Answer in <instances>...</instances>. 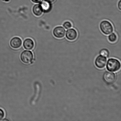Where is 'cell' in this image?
Instances as JSON below:
<instances>
[{"label": "cell", "instance_id": "1", "mask_svg": "<svg viewBox=\"0 0 121 121\" xmlns=\"http://www.w3.org/2000/svg\"><path fill=\"white\" fill-rule=\"evenodd\" d=\"M120 62L117 59L111 58L108 60L107 68L111 72H116L119 70L121 68Z\"/></svg>", "mask_w": 121, "mask_h": 121}, {"label": "cell", "instance_id": "2", "mask_svg": "<svg viewBox=\"0 0 121 121\" xmlns=\"http://www.w3.org/2000/svg\"><path fill=\"white\" fill-rule=\"evenodd\" d=\"M99 27L102 32L105 35H109L113 31V27L112 24L106 20L101 22Z\"/></svg>", "mask_w": 121, "mask_h": 121}, {"label": "cell", "instance_id": "3", "mask_svg": "<svg viewBox=\"0 0 121 121\" xmlns=\"http://www.w3.org/2000/svg\"><path fill=\"white\" fill-rule=\"evenodd\" d=\"M34 59V55L31 52L24 51L21 54V59L22 62L26 64H32Z\"/></svg>", "mask_w": 121, "mask_h": 121}, {"label": "cell", "instance_id": "4", "mask_svg": "<svg viewBox=\"0 0 121 121\" xmlns=\"http://www.w3.org/2000/svg\"><path fill=\"white\" fill-rule=\"evenodd\" d=\"M103 79L106 83L111 85L116 80L115 74L112 72H105L103 75Z\"/></svg>", "mask_w": 121, "mask_h": 121}, {"label": "cell", "instance_id": "5", "mask_svg": "<svg viewBox=\"0 0 121 121\" xmlns=\"http://www.w3.org/2000/svg\"><path fill=\"white\" fill-rule=\"evenodd\" d=\"M66 30L63 27L58 26L55 27L53 31V35L58 39H61L65 36Z\"/></svg>", "mask_w": 121, "mask_h": 121}, {"label": "cell", "instance_id": "6", "mask_svg": "<svg viewBox=\"0 0 121 121\" xmlns=\"http://www.w3.org/2000/svg\"><path fill=\"white\" fill-rule=\"evenodd\" d=\"M106 57L101 55L97 57L95 62L96 66L99 69L104 68L106 66Z\"/></svg>", "mask_w": 121, "mask_h": 121}, {"label": "cell", "instance_id": "7", "mask_svg": "<svg viewBox=\"0 0 121 121\" xmlns=\"http://www.w3.org/2000/svg\"><path fill=\"white\" fill-rule=\"evenodd\" d=\"M78 33L76 30L73 28L69 29L66 32V38L69 41L75 40L78 37Z\"/></svg>", "mask_w": 121, "mask_h": 121}, {"label": "cell", "instance_id": "8", "mask_svg": "<svg viewBox=\"0 0 121 121\" xmlns=\"http://www.w3.org/2000/svg\"><path fill=\"white\" fill-rule=\"evenodd\" d=\"M22 40L18 37H15L11 39L10 42V45L12 48L17 49L20 48L22 45Z\"/></svg>", "mask_w": 121, "mask_h": 121}, {"label": "cell", "instance_id": "9", "mask_svg": "<svg viewBox=\"0 0 121 121\" xmlns=\"http://www.w3.org/2000/svg\"><path fill=\"white\" fill-rule=\"evenodd\" d=\"M23 46L25 49L28 50H31L34 47V41L31 39H26L24 41Z\"/></svg>", "mask_w": 121, "mask_h": 121}, {"label": "cell", "instance_id": "10", "mask_svg": "<svg viewBox=\"0 0 121 121\" xmlns=\"http://www.w3.org/2000/svg\"><path fill=\"white\" fill-rule=\"evenodd\" d=\"M33 11L34 15L37 16H39L42 15L43 10L41 5L36 4L34 6Z\"/></svg>", "mask_w": 121, "mask_h": 121}, {"label": "cell", "instance_id": "11", "mask_svg": "<svg viewBox=\"0 0 121 121\" xmlns=\"http://www.w3.org/2000/svg\"><path fill=\"white\" fill-rule=\"evenodd\" d=\"M41 5L43 11H44L45 12L49 11L52 8L51 5L50 3L45 1L42 2Z\"/></svg>", "mask_w": 121, "mask_h": 121}, {"label": "cell", "instance_id": "12", "mask_svg": "<svg viewBox=\"0 0 121 121\" xmlns=\"http://www.w3.org/2000/svg\"><path fill=\"white\" fill-rule=\"evenodd\" d=\"M109 41L111 43H114L117 41V36L114 33H111L108 36Z\"/></svg>", "mask_w": 121, "mask_h": 121}, {"label": "cell", "instance_id": "13", "mask_svg": "<svg viewBox=\"0 0 121 121\" xmlns=\"http://www.w3.org/2000/svg\"><path fill=\"white\" fill-rule=\"evenodd\" d=\"M100 54L103 56L107 57L109 56V52L108 49L104 48L100 51Z\"/></svg>", "mask_w": 121, "mask_h": 121}, {"label": "cell", "instance_id": "14", "mask_svg": "<svg viewBox=\"0 0 121 121\" xmlns=\"http://www.w3.org/2000/svg\"><path fill=\"white\" fill-rule=\"evenodd\" d=\"M63 26L65 29H70L72 27V25L70 22L67 21L64 22L63 24Z\"/></svg>", "mask_w": 121, "mask_h": 121}, {"label": "cell", "instance_id": "15", "mask_svg": "<svg viewBox=\"0 0 121 121\" xmlns=\"http://www.w3.org/2000/svg\"><path fill=\"white\" fill-rule=\"evenodd\" d=\"M5 113L4 111L2 109L0 108V121L2 120L4 118Z\"/></svg>", "mask_w": 121, "mask_h": 121}, {"label": "cell", "instance_id": "16", "mask_svg": "<svg viewBox=\"0 0 121 121\" xmlns=\"http://www.w3.org/2000/svg\"><path fill=\"white\" fill-rule=\"evenodd\" d=\"M118 9H119L120 10H121V0H120L119 1V2H118Z\"/></svg>", "mask_w": 121, "mask_h": 121}, {"label": "cell", "instance_id": "17", "mask_svg": "<svg viewBox=\"0 0 121 121\" xmlns=\"http://www.w3.org/2000/svg\"><path fill=\"white\" fill-rule=\"evenodd\" d=\"M44 1L48 2V3H53L55 1V0H44Z\"/></svg>", "mask_w": 121, "mask_h": 121}, {"label": "cell", "instance_id": "18", "mask_svg": "<svg viewBox=\"0 0 121 121\" xmlns=\"http://www.w3.org/2000/svg\"><path fill=\"white\" fill-rule=\"evenodd\" d=\"M33 2L35 3H39L41 1V0H31Z\"/></svg>", "mask_w": 121, "mask_h": 121}]
</instances>
